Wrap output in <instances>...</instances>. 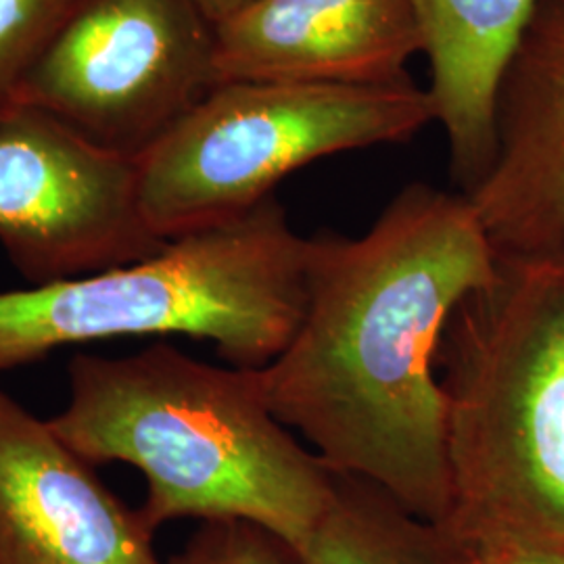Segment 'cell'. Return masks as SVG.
<instances>
[{"label":"cell","instance_id":"cell-11","mask_svg":"<svg viewBox=\"0 0 564 564\" xmlns=\"http://www.w3.org/2000/svg\"><path fill=\"white\" fill-rule=\"evenodd\" d=\"M429 57V97L444 126L452 181L463 195L496 158L494 109L506 63L538 0H410Z\"/></svg>","mask_w":564,"mask_h":564},{"label":"cell","instance_id":"cell-15","mask_svg":"<svg viewBox=\"0 0 564 564\" xmlns=\"http://www.w3.org/2000/svg\"><path fill=\"white\" fill-rule=\"evenodd\" d=\"M449 529V527H447ZM466 564H564V547L505 531H454Z\"/></svg>","mask_w":564,"mask_h":564},{"label":"cell","instance_id":"cell-1","mask_svg":"<svg viewBox=\"0 0 564 564\" xmlns=\"http://www.w3.org/2000/svg\"><path fill=\"white\" fill-rule=\"evenodd\" d=\"M496 265L470 199L423 182L362 237H307L302 321L260 368L270 410L333 473L447 523L454 484L437 360L452 314Z\"/></svg>","mask_w":564,"mask_h":564},{"label":"cell","instance_id":"cell-17","mask_svg":"<svg viewBox=\"0 0 564 564\" xmlns=\"http://www.w3.org/2000/svg\"><path fill=\"white\" fill-rule=\"evenodd\" d=\"M251 2H253V0H199L205 15L214 21L216 25H218L220 21L232 18L235 13H239L241 9H245V7L251 4Z\"/></svg>","mask_w":564,"mask_h":564},{"label":"cell","instance_id":"cell-8","mask_svg":"<svg viewBox=\"0 0 564 564\" xmlns=\"http://www.w3.org/2000/svg\"><path fill=\"white\" fill-rule=\"evenodd\" d=\"M155 531L0 389V564H167Z\"/></svg>","mask_w":564,"mask_h":564},{"label":"cell","instance_id":"cell-7","mask_svg":"<svg viewBox=\"0 0 564 564\" xmlns=\"http://www.w3.org/2000/svg\"><path fill=\"white\" fill-rule=\"evenodd\" d=\"M137 160L25 102L0 105V245L28 286L72 281L158 253Z\"/></svg>","mask_w":564,"mask_h":564},{"label":"cell","instance_id":"cell-3","mask_svg":"<svg viewBox=\"0 0 564 564\" xmlns=\"http://www.w3.org/2000/svg\"><path fill=\"white\" fill-rule=\"evenodd\" d=\"M437 368L447 402L454 531L564 547V239L498 253L452 314Z\"/></svg>","mask_w":564,"mask_h":564},{"label":"cell","instance_id":"cell-4","mask_svg":"<svg viewBox=\"0 0 564 564\" xmlns=\"http://www.w3.org/2000/svg\"><path fill=\"white\" fill-rule=\"evenodd\" d=\"M305 249L270 197L139 262L0 291V372L69 345L170 335L212 341L232 366L260 370L302 321Z\"/></svg>","mask_w":564,"mask_h":564},{"label":"cell","instance_id":"cell-5","mask_svg":"<svg viewBox=\"0 0 564 564\" xmlns=\"http://www.w3.org/2000/svg\"><path fill=\"white\" fill-rule=\"evenodd\" d=\"M431 121L414 82H224L137 160L142 216L163 241L228 223L305 165L410 141Z\"/></svg>","mask_w":564,"mask_h":564},{"label":"cell","instance_id":"cell-10","mask_svg":"<svg viewBox=\"0 0 564 564\" xmlns=\"http://www.w3.org/2000/svg\"><path fill=\"white\" fill-rule=\"evenodd\" d=\"M423 51L410 0H253L216 25L220 84L395 86Z\"/></svg>","mask_w":564,"mask_h":564},{"label":"cell","instance_id":"cell-16","mask_svg":"<svg viewBox=\"0 0 564 564\" xmlns=\"http://www.w3.org/2000/svg\"><path fill=\"white\" fill-rule=\"evenodd\" d=\"M214 554V529L212 523H203L181 554H176L167 564H212Z\"/></svg>","mask_w":564,"mask_h":564},{"label":"cell","instance_id":"cell-13","mask_svg":"<svg viewBox=\"0 0 564 564\" xmlns=\"http://www.w3.org/2000/svg\"><path fill=\"white\" fill-rule=\"evenodd\" d=\"M69 4L72 0H0V105L15 99L25 72Z\"/></svg>","mask_w":564,"mask_h":564},{"label":"cell","instance_id":"cell-2","mask_svg":"<svg viewBox=\"0 0 564 564\" xmlns=\"http://www.w3.org/2000/svg\"><path fill=\"white\" fill-rule=\"evenodd\" d=\"M48 424L82 460L134 466L149 529L178 519L251 523L300 550L330 505L335 473L297 444L260 370L199 362L170 343L134 356L80 354Z\"/></svg>","mask_w":564,"mask_h":564},{"label":"cell","instance_id":"cell-6","mask_svg":"<svg viewBox=\"0 0 564 564\" xmlns=\"http://www.w3.org/2000/svg\"><path fill=\"white\" fill-rule=\"evenodd\" d=\"M220 86L199 0H72L13 101L139 160Z\"/></svg>","mask_w":564,"mask_h":564},{"label":"cell","instance_id":"cell-14","mask_svg":"<svg viewBox=\"0 0 564 564\" xmlns=\"http://www.w3.org/2000/svg\"><path fill=\"white\" fill-rule=\"evenodd\" d=\"M212 564H305L302 554L274 533L251 523H212Z\"/></svg>","mask_w":564,"mask_h":564},{"label":"cell","instance_id":"cell-12","mask_svg":"<svg viewBox=\"0 0 564 564\" xmlns=\"http://www.w3.org/2000/svg\"><path fill=\"white\" fill-rule=\"evenodd\" d=\"M297 552L305 564H466L460 540L445 524L424 521L377 485L341 473Z\"/></svg>","mask_w":564,"mask_h":564},{"label":"cell","instance_id":"cell-9","mask_svg":"<svg viewBox=\"0 0 564 564\" xmlns=\"http://www.w3.org/2000/svg\"><path fill=\"white\" fill-rule=\"evenodd\" d=\"M496 158L466 195L498 253L564 239V0H538L506 63L494 109Z\"/></svg>","mask_w":564,"mask_h":564}]
</instances>
